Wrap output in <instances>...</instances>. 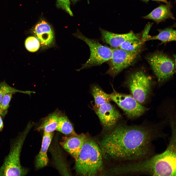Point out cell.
Wrapping results in <instances>:
<instances>
[{"label":"cell","mask_w":176,"mask_h":176,"mask_svg":"<svg viewBox=\"0 0 176 176\" xmlns=\"http://www.w3.org/2000/svg\"><path fill=\"white\" fill-rule=\"evenodd\" d=\"M3 126V123L2 120L0 116V131L1 130Z\"/></svg>","instance_id":"27"},{"label":"cell","mask_w":176,"mask_h":176,"mask_svg":"<svg viewBox=\"0 0 176 176\" xmlns=\"http://www.w3.org/2000/svg\"><path fill=\"white\" fill-rule=\"evenodd\" d=\"M146 59L159 82L166 81L174 74L176 62L164 53L156 52L149 55Z\"/></svg>","instance_id":"6"},{"label":"cell","mask_w":176,"mask_h":176,"mask_svg":"<svg viewBox=\"0 0 176 176\" xmlns=\"http://www.w3.org/2000/svg\"><path fill=\"white\" fill-rule=\"evenodd\" d=\"M88 3H89V0H87Z\"/></svg>","instance_id":"29"},{"label":"cell","mask_w":176,"mask_h":176,"mask_svg":"<svg viewBox=\"0 0 176 176\" xmlns=\"http://www.w3.org/2000/svg\"><path fill=\"white\" fill-rule=\"evenodd\" d=\"M160 127L156 125L119 124L100 142L103 156L127 163L153 155V142L165 135Z\"/></svg>","instance_id":"1"},{"label":"cell","mask_w":176,"mask_h":176,"mask_svg":"<svg viewBox=\"0 0 176 176\" xmlns=\"http://www.w3.org/2000/svg\"><path fill=\"white\" fill-rule=\"evenodd\" d=\"M143 2H148L150 0H153V1H160L163 2L164 3H165L166 4H167L168 3V2L167 0H141Z\"/></svg>","instance_id":"26"},{"label":"cell","mask_w":176,"mask_h":176,"mask_svg":"<svg viewBox=\"0 0 176 176\" xmlns=\"http://www.w3.org/2000/svg\"><path fill=\"white\" fill-rule=\"evenodd\" d=\"M139 53L130 52L120 48L112 49L111 57L108 61L109 68L106 74L115 77L132 65L137 60Z\"/></svg>","instance_id":"8"},{"label":"cell","mask_w":176,"mask_h":176,"mask_svg":"<svg viewBox=\"0 0 176 176\" xmlns=\"http://www.w3.org/2000/svg\"><path fill=\"white\" fill-rule=\"evenodd\" d=\"M152 25V24L149 23L146 26L144 31L143 32L142 36L141 38L142 40L144 42L145 41V40L148 35V34L149 30Z\"/></svg>","instance_id":"25"},{"label":"cell","mask_w":176,"mask_h":176,"mask_svg":"<svg viewBox=\"0 0 176 176\" xmlns=\"http://www.w3.org/2000/svg\"><path fill=\"white\" fill-rule=\"evenodd\" d=\"M93 109L106 129H113L121 116L119 111L109 102L98 106H94Z\"/></svg>","instance_id":"10"},{"label":"cell","mask_w":176,"mask_h":176,"mask_svg":"<svg viewBox=\"0 0 176 176\" xmlns=\"http://www.w3.org/2000/svg\"><path fill=\"white\" fill-rule=\"evenodd\" d=\"M109 95L111 99L115 102L130 118L139 117L146 110V108L132 96L119 93L114 90Z\"/></svg>","instance_id":"9"},{"label":"cell","mask_w":176,"mask_h":176,"mask_svg":"<svg viewBox=\"0 0 176 176\" xmlns=\"http://www.w3.org/2000/svg\"><path fill=\"white\" fill-rule=\"evenodd\" d=\"M172 6L170 2L165 5H162L156 8L147 15L143 17L145 19L152 20L157 23L170 18L175 20L171 11Z\"/></svg>","instance_id":"14"},{"label":"cell","mask_w":176,"mask_h":176,"mask_svg":"<svg viewBox=\"0 0 176 176\" xmlns=\"http://www.w3.org/2000/svg\"><path fill=\"white\" fill-rule=\"evenodd\" d=\"M25 45L28 50L31 52H35L39 49L40 43L35 37L30 36L28 37L25 42Z\"/></svg>","instance_id":"22"},{"label":"cell","mask_w":176,"mask_h":176,"mask_svg":"<svg viewBox=\"0 0 176 176\" xmlns=\"http://www.w3.org/2000/svg\"><path fill=\"white\" fill-rule=\"evenodd\" d=\"M12 93H9L3 97L0 103V115L4 116L7 113Z\"/></svg>","instance_id":"23"},{"label":"cell","mask_w":176,"mask_h":176,"mask_svg":"<svg viewBox=\"0 0 176 176\" xmlns=\"http://www.w3.org/2000/svg\"><path fill=\"white\" fill-rule=\"evenodd\" d=\"M57 7L65 10L70 16L73 14L70 6V0H57Z\"/></svg>","instance_id":"24"},{"label":"cell","mask_w":176,"mask_h":176,"mask_svg":"<svg viewBox=\"0 0 176 176\" xmlns=\"http://www.w3.org/2000/svg\"><path fill=\"white\" fill-rule=\"evenodd\" d=\"M86 135L83 133L63 137L60 143L64 149L69 153L76 162L87 138Z\"/></svg>","instance_id":"11"},{"label":"cell","mask_w":176,"mask_h":176,"mask_svg":"<svg viewBox=\"0 0 176 176\" xmlns=\"http://www.w3.org/2000/svg\"><path fill=\"white\" fill-rule=\"evenodd\" d=\"M126 82L132 96L140 103L144 102L151 89V78L143 71L137 70L129 75Z\"/></svg>","instance_id":"7"},{"label":"cell","mask_w":176,"mask_h":176,"mask_svg":"<svg viewBox=\"0 0 176 176\" xmlns=\"http://www.w3.org/2000/svg\"><path fill=\"white\" fill-rule=\"evenodd\" d=\"M17 92L27 94L30 95L32 93H34V92L30 91H22L17 89L10 86L5 82L0 85V103L3 96L7 94L12 93V94Z\"/></svg>","instance_id":"21"},{"label":"cell","mask_w":176,"mask_h":176,"mask_svg":"<svg viewBox=\"0 0 176 176\" xmlns=\"http://www.w3.org/2000/svg\"><path fill=\"white\" fill-rule=\"evenodd\" d=\"M158 34L155 36H151L148 35L146 41L158 40L161 41L162 43H166L168 42L176 40V31L173 29L168 28L164 29H158Z\"/></svg>","instance_id":"17"},{"label":"cell","mask_w":176,"mask_h":176,"mask_svg":"<svg viewBox=\"0 0 176 176\" xmlns=\"http://www.w3.org/2000/svg\"><path fill=\"white\" fill-rule=\"evenodd\" d=\"M74 2H75L77 1L78 0H70Z\"/></svg>","instance_id":"28"},{"label":"cell","mask_w":176,"mask_h":176,"mask_svg":"<svg viewBox=\"0 0 176 176\" xmlns=\"http://www.w3.org/2000/svg\"><path fill=\"white\" fill-rule=\"evenodd\" d=\"M176 132L172 131L167 146L163 152L118 168L119 174L152 176H176Z\"/></svg>","instance_id":"2"},{"label":"cell","mask_w":176,"mask_h":176,"mask_svg":"<svg viewBox=\"0 0 176 176\" xmlns=\"http://www.w3.org/2000/svg\"><path fill=\"white\" fill-rule=\"evenodd\" d=\"M144 43L141 38L129 40L123 42L119 48L130 52L140 53Z\"/></svg>","instance_id":"20"},{"label":"cell","mask_w":176,"mask_h":176,"mask_svg":"<svg viewBox=\"0 0 176 176\" xmlns=\"http://www.w3.org/2000/svg\"><path fill=\"white\" fill-rule=\"evenodd\" d=\"M91 91L96 106H99L109 102L111 100L109 94L105 92L98 86H93L91 88Z\"/></svg>","instance_id":"19"},{"label":"cell","mask_w":176,"mask_h":176,"mask_svg":"<svg viewBox=\"0 0 176 176\" xmlns=\"http://www.w3.org/2000/svg\"><path fill=\"white\" fill-rule=\"evenodd\" d=\"M56 130L64 134L66 136L77 134L69 119L67 116L63 114L59 118Z\"/></svg>","instance_id":"18"},{"label":"cell","mask_w":176,"mask_h":176,"mask_svg":"<svg viewBox=\"0 0 176 176\" xmlns=\"http://www.w3.org/2000/svg\"><path fill=\"white\" fill-rule=\"evenodd\" d=\"M62 114L59 110H56L43 120L37 130H43L47 132H52L56 130L59 118Z\"/></svg>","instance_id":"16"},{"label":"cell","mask_w":176,"mask_h":176,"mask_svg":"<svg viewBox=\"0 0 176 176\" xmlns=\"http://www.w3.org/2000/svg\"><path fill=\"white\" fill-rule=\"evenodd\" d=\"M103 156L100 148L97 143L88 137L76 162V173L82 176L96 175L102 169Z\"/></svg>","instance_id":"3"},{"label":"cell","mask_w":176,"mask_h":176,"mask_svg":"<svg viewBox=\"0 0 176 176\" xmlns=\"http://www.w3.org/2000/svg\"><path fill=\"white\" fill-rule=\"evenodd\" d=\"M100 30L102 41L114 48H119L121 44L128 40L140 38L139 34L132 31L124 34H117L112 33L101 28Z\"/></svg>","instance_id":"12"},{"label":"cell","mask_w":176,"mask_h":176,"mask_svg":"<svg viewBox=\"0 0 176 176\" xmlns=\"http://www.w3.org/2000/svg\"><path fill=\"white\" fill-rule=\"evenodd\" d=\"M32 32L42 46H47L53 41L54 36L53 31L49 24L43 20L33 28Z\"/></svg>","instance_id":"13"},{"label":"cell","mask_w":176,"mask_h":176,"mask_svg":"<svg viewBox=\"0 0 176 176\" xmlns=\"http://www.w3.org/2000/svg\"><path fill=\"white\" fill-rule=\"evenodd\" d=\"M29 123L12 144L10 152L0 168V176H24L28 170L23 167L20 162V155L25 138L32 127Z\"/></svg>","instance_id":"4"},{"label":"cell","mask_w":176,"mask_h":176,"mask_svg":"<svg viewBox=\"0 0 176 176\" xmlns=\"http://www.w3.org/2000/svg\"><path fill=\"white\" fill-rule=\"evenodd\" d=\"M53 136V132H44L41 148L35 159V167L37 169L44 167L48 163L47 152Z\"/></svg>","instance_id":"15"},{"label":"cell","mask_w":176,"mask_h":176,"mask_svg":"<svg viewBox=\"0 0 176 176\" xmlns=\"http://www.w3.org/2000/svg\"><path fill=\"white\" fill-rule=\"evenodd\" d=\"M75 35L85 42L88 46L90 50L89 59L79 70L99 66L111 59L112 49L101 44L95 39L86 37L79 31Z\"/></svg>","instance_id":"5"}]
</instances>
